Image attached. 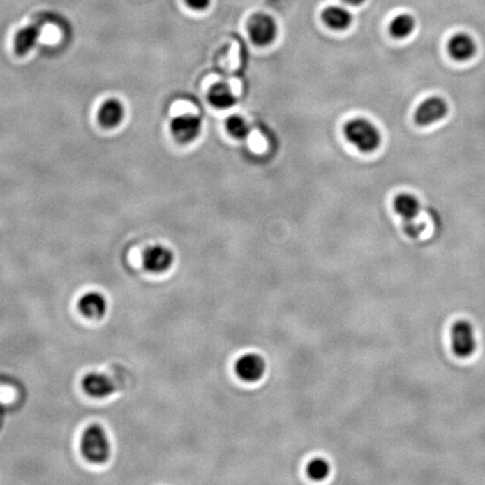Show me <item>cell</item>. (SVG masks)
<instances>
[{
	"instance_id": "ffe728a7",
	"label": "cell",
	"mask_w": 485,
	"mask_h": 485,
	"mask_svg": "<svg viewBox=\"0 0 485 485\" xmlns=\"http://www.w3.org/2000/svg\"><path fill=\"white\" fill-rule=\"evenodd\" d=\"M403 230L409 237L417 239V237H419L422 230H425V224L418 221L403 223Z\"/></svg>"
},
{
	"instance_id": "52a82bcc",
	"label": "cell",
	"mask_w": 485,
	"mask_h": 485,
	"mask_svg": "<svg viewBox=\"0 0 485 485\" xmlns=\"http://www.w3.org/2000/svg\"><path fill=\"white\" fill-rule=\"evenodd\" d=\"M173 253L167 247L156 245L147 248L143 254V265L149 272L162 273L173 264Z\"/></svg>"
},
{
	"instance_id": "d6986e66",
	"label": "cell",
	"mask_w": 485,
	"mask_h": 485,
	"mask_svg": "<svg viewBox=\"0 0 485 485\" xmlns=\"http://www.w3.org/2000/svg\"><path fill=\"white\" fill-rule=\"evenodd\" d=\"M330 472V466L327 461L324 458H315L307 466L308 477L315 481H322L328 477Z\"/></svg>"
},
{
	"instance_id": "2e32d148",
	"label": "cell",
	"mask_w": 485,
	"mask_h": 485,
	"mask_svg": "<svg viewBox=\"0 0 485 485\" xmlns=\"http://www.w3.org/2000/svg\"><path fill=\"white\" fill-rule=\"evenodd\" d=\"M40 31L38 27H24L15 36V51L20 55H25L36 45L40 38Z\"/></svg>"
},
{
	"instance_id": "7a4b0ae2",
	"label": "cell",
	"mask_w": 485,
	"mask_h": 485,
	"mask_svg": "<svg viewBox=\"0 0 485 485\" xmlns=\"http://www.w3.org/2000/svg\"><path fill=\"white\" fill-rule=\"evenodd\" d=\"M81 453L84 458L95 464H101L110 458V438L100 425H91L82 433L80 442Z\"/></svg>"
},
{
	"instance_id": "3957f363",
	"label": "cell",
	"mask_w": 485,
	"mask_h": 485,
	"mask_svg": "<svg viewBox=\"0 0 485 485\" xmlns=\"http://www.w3.org/2000/svg\"><path fill=\"white\" fill-rule=\"evenodd\" d=\"M251 40L258 46L270 45L278 36V25L270 15L260 13L252 16L248 22Z\"/></svg>"
},
{
	"instance_id": "7c38bea8",
	"label": "cell",
	"mask_w": 485,
	"mask_h": 485,
	"mask_svg": "<svg viewBox=\"0 0 485 485\" xmlns=\"http://www.w3.org/2000/svg\"><path fill=\"white\" fill-rule=\"evenodd\" d=\"M322 20L329 29L335 31H344L350 27L353 22V15L342 6H329L322 13Z\"/></svg>"
},
{
	"instance_id": "ac0fdd59",
	"label": "cell",
	"mask_w": 485,
	"mask_h": 485,
	"mask_svg": "<svg viewBox=\"0 0 485 485\" xmlns=\"http://www.w3.org/2000/svg\"><path fill=\"white\" fill-rule=\"evenodd\" d=\"M226 128L230 136L236 140H245L250 135V125L244 117L239 115H232L227 118Z\"/></svg>"
},
{
	"instance_id": "44dd1931",
	"label": "cell",
	"mask_w": 485,
	"mask_h": 485,
	"mask_svg": "<svg viewBox=\"0 0 485 485\" xmlns=\"http://www.w3.org/2000/svg\"><path fill=\"white\" fill-rule=\"evenodd\" d=\"M211 0H186L188 6L193 10H204L209 7Z\"/></svg>"
},
{
	"instance_id": "4fadbf2b",
	"label": "cell",
	"mask_w": 485,
	"mask_h": 485,
	"mask_svg": "<svg viewBox=\"0 0 485 485\" xmlns=\"http://www.w3.org/2000/svg\"><path fill=\"white\" fill-rule=\"evenodd\" d=\"M394 208L396 213L403 219V223H409L417 221V217L419 215L420 204L415 195L401 193L394 199Z\"/></svg>"
},
{
	"instance_id": "277c9868",
	"label": "cell",
	"mask_w": 485,
	"mask_h": 485,
	"mask_svg": "<svg viewBox=\"0 0 485 485\" xmlns=\"http://www.w3.org/2000/svg\"><path fill=\"white\" fill-rule=\"evenodd\" d=\"M451 342L455 355L461 359L471 356L477 346L473 326L466 320L455 322L451 330Z\"/></svg>"
},
{
	"instance_id": "ba28073f",
	"label": "cell",
	"mask_w": 485,
	"mask_h": 485,
	"mask_svg": "<svg viewBox=\"0 0 485 485\" xmlns=\"http://www.w3.org/2000/svg\"><path fill=\"white\" fill-rule=\"evenodd\" d=\"M236 373L246 382H255L262 379L265 372L264 359L258 354H245L241 356L235 365Z\"/></svg>"
},
{
	"instance_id": "5bb4252c",
	"label": "cell",
	"mask_w": 485,
	"mask_h": 485,
	"mask_svg": "<svg viewBox=\"0 0 485 485\" xmlns=\"http://www.w3.org/2000/svg\"><path fill=\"white\" fill-rule=\"evenodd\" d=\"M124 115H125V110H124L123 105L119 101L112 99V100L106 101L101 106L98 114V119L106 128H114L121 123Z\"/></svg>"
},
{
	"instance_id": "6da1fadb",
	"label": "cell",
	"mask_w": 485,
	"mask_h": 485,
	"mask_svg": "<svg viewBox=\"0 0 485 485\" xmlns=\"http://www.w3.org/2000/svg\"><path fill=\"white\" fill-rule=\"evenodd\" d=\"M345 137L363 153L374 152L379 149L382 136L379 128L365 118H355L344 127Z\"/></svg>"
},
{
	"instance_id": "7402d4cb",
	"label": "cell",
	"mask_w": 485,
	"mask_h": 485,
	"mask_svg": "<svg viewBox=\"0 0 485 485\" xmlns=\"http://www.w3.org/2000/svg\"><path fill=\"white\" fill-rule=\"evenodd\" d=\"M342 1L350 5V6H359V5H362L365 0H342Z\"/></svg>"
},
{
	"instance_id": "8992f818",
	"label": "cell",
	"mask_w": 485,
	"mask_h": 485,
	"mask_svg": "<svg viewBox=\"0 0 485 485\" xmlns=\"http://www.w3.org/2000/svg\"><path fill=\"white\" fill-rule=\"evenodd\" d=\"M448 106L440 97H431L424 101L415 112V121L419 126H428L447 115Z\"/></svg>"
},
{
	"instance_id": "e0dca14e",
	"label": "cell",
	"mask_w": 485,
	"mask_h": 485,
	"mask_svg": "<svg viewBox=\"0 0 485 485\" xmlns=\"http://www.w3.org/2000/svg\"><path fill=\"white\" fill-rule=\"evenodd\" d=\"M416 20L409 14H400L390 24V33L394 38H405L414 32Z\"/></svg>"
},
{
	"instance_id": "8fae6325",
	"label": "cell",
	"mask_w": 485,
	"mask_h": 485,
	"mask_svg": "<svg viewBox=\"0 0 485 485\" xmlns=\"http://www.w3.org/2000/svg\"><path fill=\"white\" fill-rule=\"evenodd\" d=\"M477 52V44L465 33L454 35L448 42V53L454 60L466 61L473 58Z\"/></svg>"
},
{
	"instance_id": "30bf717a",
	"label": "cell",
	"mask_w": 485,
	"mask_h": 485,
	"mask_svg": "<svg viewBox=\"0 0 485 485\" xmlns=\"http://www.w3.org/2000/svg\"><path fill=\"white\" fill-rule=\"evenodd\" d=\"M107 308L106 298L97 291H89L79 299V311L87 318L99 319L104 317Z\"/></svg>"
},
{
	"instance_id": "9a60e30c",
	"label": "cell",
	"mask_w": 485,
	"mask_h": 485,
	"mask_svg": "<svg viewBox=\"0 0 485 485\" xmlns=\"http://www.w3.org/2000/svg\"><path fill=\"white\" fill-rule=\"evenodd\" d=\"M208 100L217 110H230L235 106L237 98L227 84H216L208 92Z\"/></svg>"
},
{
	"instance_id": "5b68a950",
	"label": "cell",
	"mask_w": 485,
	"mask_h": 485,
	"mask_svg": "<svg viewBox=\"0 0 485 485\" xmlns=\"http://www.w3.org/2000/svg\"><path fill=\"white\" fill-rule=\"evenodd\" d=\"M173 137L179 143L187 144L195 141L200 135L202 121L199 116L181 115L173 118L170 125Z\"/></svg>"
},
{
	"instance_id": "9c48e42d",
	"label": "cell",
	"mask_w": 485,
	"mask_h": 485,
	"mask_svg": "<svg viewBox=\"0 0 485 485\" xmlns=\"http://www.w3.org/2000/svg\"><path fill=\"white\" fill-rule=\"evenodd\" d=\"M82 388L87 394L97 399L107 398L115 392V385L112 383V380L97 372H92L84 376L82 380Z\"/></svg>"
}]
</instances>
